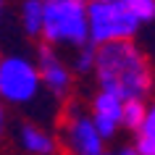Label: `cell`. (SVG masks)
Listing matches in <instances>:
<instances>
[{
  "label": "cell",
  "mask_w": 155,
  "mask_h": 155,
  "mask_svg": "<svg viewBox=\"0 0 155 155\" xmlns=\"http://www.w3.org/2000/svg\"><path fill=\"white\" fill-rule=\"evenodd\" d=\"M92 76L100 90L116 92L124 100H147V95L155 92V71L150 66V58L134 40L97 45V63Z\"/></svg>",
  "instance_id": "cell-1"
},
{
  "label": "cell",
  "mask_w": 155,
  "mask_h": 155,
  "mask_svg": "<svg viewBox=\"0 0 155 155\" xmlns=\"http://www.w3.org/2000/svg\"><path fill=\"white\" fill-rule=\"evenodd\" d=\"M42 42L53 48L76 50L92 42L90 37V0H45Z\"/></svg>",
  "instance_id": "cell-2"
},
{
  "label": "cell",
  "mask_w": 155,
  "mask_h": 155,
  "mask_svg": "<svg viewBox=\"0 0 155 155\" xmlns=\"http://www.w3.org/2000/svg\"><path fill=\"white\" fill-rule=\"evenodd\" d=\"M58 139L61 155H105L108 139L100 134L97 124L79 100H63V110L58 116Z\"/></svg>",
  "instance_id": "cell-3"
},
{
  "label": "cell",
  "mask_w": 155,
  "mask_h": 155,
  "mask_svg": "<svg viewBox=\"0 0 155 155\" xmlns=\"http://www.w3.org/2000/svg\"><path fill=\"white\" fill-rule=\"evenodd\" d=\"M42 84V74L37 58H26L8 53L0 58V97L8 105H29L37 100Z\"/></svg>",
  "instance_id": "cell-4"
},
{
  "label": "cell",
  "mask_w": 155,
  "mask_h": 155,
  "mask_svg": "<svg viewBox=\"0 0 155 155\" xmlns=\"http://www.w3.org/2000/svg\"><path fill=\"white\" fill-rule=\"evenodd\" d=\"M139 21L124 0H95L90 3V37L95 45H105L116 40H134L139 32Z\"/></svg>",
  "instance_id": "cell-5"
},
{
  "label": "cell",
  "mask_w": 155,
  "mask_h": 155,
  "mask_svg": "<svg viewBox=\"0 0 155 155\" xmlns=\"http://www.w3.org/2000/svg\"><path fill=\"white\" fill-rule=\"evenodd\" d=\"M37 66L42 74V84L45 90L53 95L55 100H68L74 92V68L71 63H66L63 58L58 55V48L42 42L37 50Z\"/></svg>",
  "instance_id": "cell-6"
},
{
  "label": "cell",
  "mask_w": 155,
  "mask_h": 155,
  "mask_svg": "<svg viewBox=\"0 0 155 155\" xmlns=\"http://www.w3.org/2000/svg\"><path fill=\"white\" fill-rule=\"evenodd\" d=\"M90 113H92L100 134L105 139H113L124 129V124H121V118H124V97H118L116 92H108V90H100L97 87V92L90 100Z\"/></svg>",
  "instance_id": "cell-7"
},
{
  "label": "cell",
  "mask_w": 155,
  "mask_h": 155,
  "mask_svg": "<svg viewBox=\"0 0 155 155\" xmlns=\"http://www.w3.org/2000/svg\"><path fill=\"white\" fill-rule=\"evenodd\" d=\"M18 147L24 150L26 155H61V139H58V131L53 134L50 129L40 126L34 121H24L16 131Z\"/></svg>",
  "instance_id": "cell-8"
},
{
  "label": "cell",
  "mask_w": 155,
  "mask_h": 155,
  "mask_svg": "<svg viewBox=\"0 0 155 155\" xmlns=\"http://www.w3.org/2000/svg\"><path fill=\"white\" fill-rule=\"evenodd\" d=\"M18 21L26 37L42 40V29H45V0H21L18 5Z\"/></svg>",
  "instance_id": "cell-9"
},
{
  "label": "cell",
  "mask_w": 155,
  "mask_h": 155,
  "mask_svg": "<svg viewBox=\"0 0 155 155\" xmlns=\"http://www.w3.org/2000/svg\"><path fill=\"white\" fill-rule=\"evenodd\" d=\"M95 63H97V45L87 42L82 48H76L71 53V68L76 76H90L95 74Z\"/></svg>",
  "instance_id": "cell-10"
},
{
  "label": "cell",
  "mask_w": 155,
  "mask_h": 155,
  "mask_svg": "<svg viewBox=\"0 0 155 155\" xmlns=\"http://www.w3.org/2000/svg\"><path fill=\"white\" fill-rule=\"evenodd\" d=\"M145 116H147V100L142 97H131V100H124V129L131 131V134H137L142 129V124H145Z\"/></svg>",
  "instance_id": "cell-11"
},
{
  "label": "cell",
  "mask_w": 155,
  "mask_h": 155,
  "mask_svg": "<svg viewBox=\"0 0 155 155\" xmlns=\"http://www.w3.org/2000/svg\"><path fill=\"white\" fill-rule=\"evenodd\" d=\"M124 3L142 24H153L155 21V0H124Z\"/></svg>",
  "instance_id": "cell-12"
},
{
  "label": "cell",
  "mask_w": 155,
  "mask_h": 155,
  "mask_svg": "<svg viewBox=\"0 0 155 155\" xmlns=\"http://www.w3.org/2000/svg\"><path fill=\"white\" fill-rule=\"evenodd\" d=\"M139 137H147L155 142V100L147 103V116H145V124H142V129L137 131Z\"/></svg>",
  "instance_id": "cell-13"
},
{
  "label": "cell",
  "mask_w": 155,
  "mask_h": 155,
  "mask_svg": "<svg viewBox=\"0 0 155 155\" xmlns=\"http://www.w3.org/2000/svg\"><path fill=\"white\" fill-rule=\"evenodd\" d=\"M5 105H8V103L0 97V137H3L5 129H8V110H5Z\"/></svg>",
  "instance_id": "cell-14"
},
{
  "label": "cell",
  "mask_w": 155,
  "mask_h": 155,
  "mask_svg": "<svg viewBox=\"0 0 155 155\" xmlns=\"http://www.w3.org/2000/svg\"><path fill=\"white\" fill-rule=\"evenodd\" d=\"M118 153H121V155H142V153H139V150H137V147H134V145L124 147V150H118Z\"/></svg>",
  "instance_id": "cell-15"
},
{
  "label": "cell",
  "mask_w": 155,
  "mask_h": 155,
  "mask_svg": "<svg viewBox=\"0 0 155 155\" xmlns=\"http://www.w3.org/2000/svg\"><path fill=\"white\" fill-rule=\"evenodd\" d=\"M3 11H5V0H0V21H3Z\"/></svg>",
  "instance_id": "cell-16"
},
{
  "label": "cell",
  "mask_w": 155,
  "mask_h": 155,
  "mask_svg": "<svg viewBox=\"0 0 155 155\" xmlns=\"http://www.w3.org/2000/svg\"><path fill=\"white\" fill-rule=\"evenodd\" d=\"M105 155H121V153H105Z\"/></svg>",
  "instance_id": "cell-17"
},
{
  "label": "cell",
  "mask_w": 155,
  "mask_h": 155,
  "mask_svg": "<svg viewBox=\"0 0 155 155\" xmlns=\"http://www.w3.org/2000/svg\"><path fill=\"white\" fill-rule=\"evenodd\" d=\"M90 3H95V0H90Z\"/></svg>",
  "instance_id": "cell-18"
},
{
  "label": "cell",
  "mask_w": 155,
  "mask_h": 155,
  "mask_svg": "<svg viewBox=\"0 0 155 155\" xmlns=\"http://www.w3.org/2000/svg\"><path fill=\"white\" fill-rule=\"evenodd\" d=\"M0 58H3V55H0Z\"/></svg>",
  "instance_id": "cell-19"
}]
</instances>
